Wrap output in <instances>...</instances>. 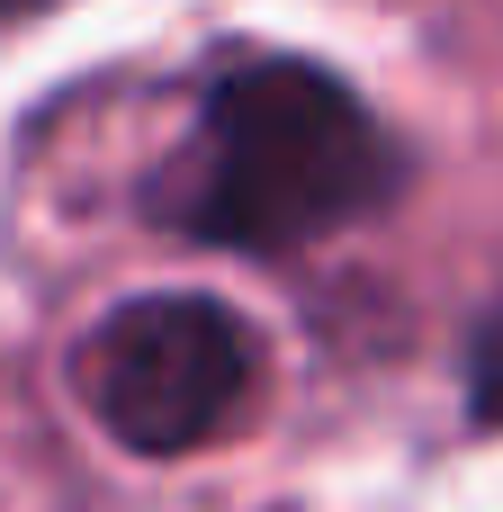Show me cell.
Masks as SVG:
<instances>
[{"mask_svg":"<svg viewBox=\"0 0 503 512\" xmlns=\"http://www.w3.org/2000/svg\"><path fill=\"white\" fill-rule=\"evenodd\" d=\"M252 333L216 297H135L81 342V396L126 450H198L252 396Z\"/></svg>","mask_w":503,"mask_h":512,"instance_id":"cell-2","label":"cell"},{"mask_svg":"<svg viewBox=\"0 0 503 512\" xmlns=\"http://www.w3.org/2000/svg\"><path fill=\"white\" fill-rule=\"evenodd\" d=\"M387 189L396 153L324 63H243L207 99L180 225L234 252H279L369 216Z\"/></svg>","mask_w":503,"mask_h":512,"instance_id":"cell-1","label":"cell"},{"mask_svg":"<svg viewBox=\"0 0 503 512\" xmlns=\"http://www.w3.org/2000/svg\"><path fill=\"white\" fill-rule=\"evenodd\" d=\"M477 423H503V342H486L477 360Z\"/></svg>","mask_w":503,"mask_h":512,"instance_id":"cell-3","label":"cell"},{"mask_svg":"<svg viewBox=\"0 0 503 512\" xmlns=\"http://www.w3.org/2000/svg\"><path fill=\"white\" fill-rule=\"evenodd\" d=\"M36 9H54V0H0V27H9V18H36Z\"/></svg>","mask_w":503,"mask_h":512,"instance_id":"cell-4","label":"cell"}]
</instances>
